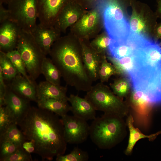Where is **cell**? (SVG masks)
I'll return each instance as SVG.
<instances>
[{"mask_svg": "<svg viewBox=\"0 0 161 161\" xmlns=\"http://www.w3.org/2000/svg\"><path fill=\"white\" fill-rule=\"evenodd\" d=\"M110 86L114 94L121 99L127 96L129 93L130 85L126 79H117Z\"/></svg>", "mask_w": 161, "mask_h": 161, "instance_id": "1f68e13d", "label": "cell"}, {"mask_svg": "<svg viewBox=\"0 0 161 161\" xmlns=\"http://www.w3.org/2000/svg\"><path fill=\"white\" fill-rule=\"evenodd\" d=\"M68 101L71 104V111L74 115L86 121L95 119L96 111L90 102L84 97L71 94L68 97Z\"/></svg>", "mask_w": 161, "mask_h": 161, "instance_id": "d6986e66", "label": "cell"}, {"mask_svg": "<svg viewBox=\"0 0 161 161\" xmlns=\"http://www.w3.org/2000/svg\"><path fill=\"white\" fill-rule=\"evenodd\" d=\"M93 7L100 12L105 31L112 40L121 41L127 39L131 32L129 22L121 0H97Z\"/></svg>", "mask_w": 161, "mask_h": 161, "instance_id": "277c9868", "label": "cell"}, {"mask_svg": "<svg viewBox=\"0 0 161 161\" xmlns=\"http://www.w3.org/2000/svg\"><path fill=\"white\" fill-rule=\"evenodd\" d=\"M64 137L67 143L78 144L85 141L89 135L90 126L86 120L73 115L61 117Z\"/></svg>", "mask_w": 161, "mask_h": 161, "instance_id": "30bf717a", "label": "cell"}, {"mask_svg": "<svg viewBox=\"0 0 161 161\" xmlns=\"http://www.w3.org/2000/svg\"><path fill=\"white\" fill-rule=\"evenodd\" d=\"M130 105L137 118L147 120L153 105L148 100L143 92L133 90L130 98Z\"/></svg>", "mask_w": 161, "mask_h": 161, "instance_id": "ffe728a7", "label": "cell"}, {"mask_svg": "<svg viewBox=\"0 0 161 161\" xmlns=\"http://www.w3.org/2000/svg\"><path fill=\"white\" fill-rule=\"evenodd\" d=\"M18 71V73L25 77L29 81H32L29 77L24 61L18 51L16 49L6 53Z\"/></svg>", "mask_w": 161, "mask_h": 161, "instance_id": "f546056e", "label": "cell"}, {"mask_svg": "<svg viewBox=\"0 0 161 161\" xmlns=\"http://www.w3.org/2000/svg\"><path fill=\"white\" fill-rule=\"evenodd\" d=\"M117 73L114 65L107 61L106 55H102L98 73L100 82L107 81L112 75Z\"/></svg>", "mask_w": 161, "mask_h": 161, "instance_id": "f1b7e54d", "label": "cell"}, {"mask_svg": "<svg viewBox=\"0 0 161 161\" xmlns=\"http://www.w3.org/2000/svg\"><path fill=\"white\" fill-rule=\"evenodd\" d=\"M72 0H36L38 18L44 26L54 27L64 7Z\"/></svg>", "mask_w": 161, "mask_h": 161, "instance_id": "8fae6325", "label": "cell"}, {"mask_svg": "<svg viewBox=\"0 0 161 161\" xmlns=\"http://www.w3.org/2000/svg\"><path fill=\"white\" fill-rule=\"evenodd\" d=\"M10 81L8 86L14 92L30 101L37 102V85L35 81H29L19 73Z\"/></svg>", "mask_w": 161, "mask_h": 161, "instance_id": "ac0fdd59", "label": "cell"}, {"mask_svg": "<svg viewBox=\"0 0 161 161\" xmlns=\"http://www.w3.org/2000/svg\"><path fill=\"white\" fill-rule=\"evenodd\" d=\"M67 91L65 86L54 84L46 80L41 82L36 86L37 101L52 99L68 102Z\"/></svg>", "mask_w": 161, "mask_h": 161, "instance_id": "e0dca14e", "label": "cell"}, {"mask_svg": "<svg viewBox=\"0 0 161 161\" xmlns=\"http://www.w3.org/2000/svg\"><path fill=\"white\" fill-rule=\"evenodd\" d=\"M134 119L132 114H130L127 119L126 123L129 132V137L126 148L124 151L126 155L129 156L132 153L133 148L136 143L140 140L147 138L150 141H153L159 134L161 130L154 134L149 135H145L138 129L134 127Z\"/></svg>", "mask_w": 161, "mask_h": 161, "instance_id": "44dd1931", "label": "cell"}, {"mask_svg": "<svg viewBox=\"0 0 161 161\" xmlns=\"http://www.w3.org/2000/svg\"><path fill=\"white\" fill-rule=\"evenodd\" d=\"M85 97L96 111H102L105 114L123 118L129 114L128 105L102 82L92 86L91 89L87 92Z\"/></svg>", "mask_w": 161, "mask_h": 161, "instance_id": "5b68a950", "label": "cell"}, {"mask_svg": "<svg viewBox=\"0 0 161 161\" xmlns=\"http://www.w3.org/2000/svg\"><path fill=\"white\" fill-rule=\"evenodd\" d=\"M0 68L5 80L10 81L18 73L6 53L0 51Z\"/></svg>", "mask_w": 161, "mask_h": 161, "instance_id": "484cf974", "label": "cell"}, {"mask_svg": "<svg viewBox=\"0 0 161 161\" xmlns=\"http://www.w3.org/2000/svg\"><path fill=\"white\" fill-rule=\"evenodd\" d=\"M89 159L88 153L78 147H75L69 154L56 157L57 161H87Z\"/></svg>", "mask_w": 161, "mask_h": 161, "instance_id": "4dcf8cb0", "label": "cell"}, {"mask_svg": "<svg viewBox=\"0 0 161 161\" xmlns=\"http://www.w3.org/2000/svg\"><path fill=\"white\" fill-rule=\"evenodd\" d=\"M136 53L141 73L151 75L161 66V45L158 42L150 39Z\"/></svg>", "mask_w": 161, "mask_h": 161, "instance_id": "9c48e42d", "label": "cell"}, {"mask_svg": "<svg viewBox=\"0 0 161 161\" xmlns=\"http://www.w3.org/2000/svg\"><path fill=\"white\" fill-rule=\"evenodd\" d=\"M111 41V39L105 31L98 35L90 42L93 49L99 54L105 55Z\"/></svg>", "mask_w": 161, "mask_h": 161, "instance_id": "4316f807", "label": "cell"}, {"mask_svg": "<svg viewBox=\"0 0 161 161\" xmlns=\"http://www.w3.org/2000/svg\"><path fill=\"white\" fill-rule=\"evenodd\" d=\"M32 160L30 154L22 147H19L10 155L0 159L1 161H30Z\"/></svg>", "mask_w": 161, "mask_h": 161, "instance_id": "d6a6232c", "label": "cell"}, {"mask_svg": "<svg viewBox=\"0 0 161 161\" xmlns=\"http://www.w3.org/2000/svg\"><path fill=\"white\" fill-rule=\"evenodd\" d=\"M10 0H0V3L7 4Z\"/></svg>", "mask_w": 161, "mask_h": 161, "instance_id": "60d3db41", "label": "cell"}, {"mask_svg": "<svg viewBox=\"0 0 161 161\" xmlns=\"http://www.w3.org/2000/svg\"><path fill=\"white\" fill-rule=\"evenodd\" d=\"M16 49L24 63L27 72L33 81L41 74V67L46 56L38 45L32 33L21 30Z\"/></svg>", "mask_w": 161, "mask_h": 161, "instance_id": "8992f818", "label": "cell"}, {"mask_svg": "<svg viewBox=\"0 0 161 161\" xmlns=\"http://www.w3.org/2000/svg\"><path fill=\"white\" fill-rule=\"evenodd\" d=\"M21 30L9 20L0 24V51L7 53L16 49Z\"/></svg>", "mask_w": 161, "mask_h": 161, "instance_id": "2e32d148", "label": "cell"}, {"mask_svg": "<svg viewBox=\"0 0 161 161\" xmlns=\"http://www.w3.org/2000/svg\"><path fill=\"white\" fill-rule=\"evenodd\" d=\"M12 123L5 106H0V134H2Z\"/></svg>", "mask_w": 161, "mask_h": 161, "instance_id": "e575fe53", "label": "cell"}, {"mask_svg": "<svg viewBox=\"0 0 161 161\" xmlns=\"http://www.w3.org/2000/svg\"><path fill=\"white\" fill-rule=\"evenodd\" d=\"M127 127L123 118L104 114L93 120L90 126L89 136L99 148L110 149L124 139L127 134Z\"/></svg>", "mask_w": 161, "mask_h": 161, "instance_id": "3957f363", "label": "cell"}, {"mask_svg": "<svg viewBox=\"0 0 161 161\" xmlns=\"http://www.w3.org/2000/svg\"><path fill=\"white\" fill-rule=\"evenodd\" d=\"M19 147H20L9 141H0V159L12 154Z\"/></svg>", "mask_w": 161, "mask_h": 161, "instance_id": "836d02e7", "label": "cell"}, {"mask_svg": "<svg viewBox=\"0 0 161 161\" xmlns=\"http://www.w3.org/2000/svg\"><path fill=\"white\" fill-rule=\"evenodd\" d=\"M41 72L46 81L54 84L60 85L61 76L60 72L50 58L46 57L44 58Z\"/></svg>", "mask_w": 161, "mask_h": 161, "instance_id": "cb8c5ba5", "label": "cell"}, {"mask_svg": "<svg viewBox=\"0 0 161 161\" xmlns=\"http://www.w3.org/2000/svg\"><path fill=\"white\" fill-rule=\"evenodd\" d=\"M7 4L9 20L22 30L31 33L37 24L36 0H10Z\"/></svg>", "mask_w": 161, "mask_h": 161, "instance_id": "52a82bcc", "label": "cell"}, {"mask_svg": "<svg viewBox=\"0 0 161 161\" xmlns=\"http://www.w3.org/2000/svg\"><path fill=\"white\" fill-rule=\"evenodd\" d=\"M129 22L131 32L146 35L147 29L145 21L134 8H133Z\"/></svg>", "mask_w": 161, "mask_h": 161, "instance_id": "83f0119b", "label": "cell"}, {"mask_svg": "<svg viewBox=\"0 0 161 161\" xmlns=\"http://www.w3.org/2000/svg\"><path fill=\"white\" fill-rule=\"evenodd\" d=\"M97 0H77L84 8L90 10L92 9L93 4Z\"/></svg>", "mask_w": 161, "mask_h": 161, "instance_id": "74e56055", "label": "cell"}, {"mask_svg": "<svg viewBox=\"0 0 161 161\" xmlns=\"http://www.w3.org/2000/svg\"><path fill=\"white\" fill-rule=\"evenodd\" d=\"M81 45L84 67L91 80L96 81L99 79L98 71L102 55L98 53L92 47L90 40L79 39Z\"/></svg>", "mask_w": 161, "mask_h": 161, "instance_id": "5bb4252c", "label": "cell"}, {"mask_svg": "<svg viewBox=\"0 0 161 161\" xmlns=\"http://www.w3.org/2000/svg\"><path fill=\"white\" fill-rule=\"evenodd\" d=\"M30 101L16 94L7 85L5 106L12 123L17 124L26 115L31 107Z\"/></svg>", "mask_w": 161, "mask_h": 161, "instance_id": "7c38bea8", "label": "cell"}, {"mask_svg": "<svg viewBox=\"0 0 161 161\" xmlns=\"http://www.w3.org/2000/svg\"><path fill=\"white\" fill-rule=\"evenodd\" d=\"M9 13L8 9L4 7L3 4L0 3V24L9 20Z\"/></svg>", "mask_w": 161, "mask_h": 161, "instance_id": "d590c367", "label": "cell"}, {"mask_svg": "<svg viewBox=\"0 0 161 161\" xmlns=\"http://www.w3.org/2000/svg\"><path fill=\"white\" fill-rule=\"evenodd\" d=\"M22 147L26 151L30 154L34 153L35 151L34 145L31 141H25L22 144Z\"/></svg>", "mask_w": 161, "mask_h": 161, "instance_id": "8d00e7d4", "label": "cell"}, {"mask_svg": "<svg viewBox=\"0 0 161 161\" xmlns=\"http://www.w3.org/2000/svg\"><path fill=\"white\" fill-rule=\"evenodd\" d=\"M49 55L67 85L87 92L93 82L85 70L80 40L72 33L61 37L52 45Z\"/></svg>", "mask_w": 161, "mask_h": 161, "instance_id": "7a4b0ae2", "label": "cell"}, {"mask_svg": "<svg viewBox=\"0 0 161 161\" xmlns=\"http://www.w3.org/2000/svg\"><path fill=\"white\" fill-rule=\"evenodd\" d=\"M37 103L38 107L50 111L61 117L71 111V106L67 102L50 99L38 100Z\"/></svg>", "mask_w": 161, "mask_h": 161, "instance_id": "603a6c76", "label": "cell"}, {"mask_svg": "<svg viewBox=\"0 0 161 161\" xmlns=\"http://www.w3.org/2000/svg\"><path fill=\"white\" fill-rule=\"evenodd\" d=\"M86 10L77 0H72L64 8L54 27L61 32L65 33L68 27L75 24Z\"/></svg>", "mask_w": 161, "mask_h": 161, "instance_id": "4fadbf2b", "label": "cell"}, {"mask_svg": "<svg viewBox=\"0 0 161 161\" xmlns=\"http://www.w3.org/2000/svg\"><path fill=\"white\" fill-rule=\"evenodd\" d=\"M17 125L26 140L33 143L34 153L43 160H51L65 153L67 143L64 126L57 115L45 109L31 106Z\"/></svg>", "mask_w": 161, "mask_h": 161, "instance_id": "6da1fadb", "label": "cell"}, {"mask_svg": "<svg viewBox=\"0 0 161 161\" xmlns=\"http://www.w3.org/2000/svg\"><path fill=\"white\" fill-rule=\"evenodd\" d=\"M156 36L157 38H160L161 37V24L157 28Z\"/></svg>", "mask_w": 161, "mask_h": 161, "instance_id": "f35d334b", "label": "cell"}, {"mask_svg": "<svg viewBox=\"0 0 161 161\" xmlns=\"http://www.w3.org/2000/svg\"><path fill=\"white\" fill-rule=\"evenodd\" d=\"M158 6L159 11L161 13V0H160L159 1Z\"/></svg>", "mask_w": 161, "mask_h": 161, "instance_id": "ab89813d", "label": "cell"}, {"mask_svg": "<svg viewBox=\"0 0 161 161\" xmlns=\"http://www.w3.org/2000/svg\"><path fill=\"white\" fill-rule=\"evenodd\" d=\"M0 141H9L22 147L23 144L26 140L22 132L18 129L17 124L15 123L10 124L5 131L0 135Z\"/></svg>", "mask_w": 161, "mask_h": 161, "instance_id": "d4e9b609", "label": "cell"}, {"mask_svg": "<svg viewBox=\"0 0 161 161\" xmlns=\"http://www.w3.org/2000/svg\"><path fill=\"white\" fill-rule=\"evenodd\" d=\"M137 50L130 41L126 40L117 41L111 39L108 49V55L116 59L131 55Z\"/></svg>", "mask_w": 161, "mask_h": 161, "instance_id": "7402d4cb", "label": "cell"}, {"mask_svg": "<svg viewBox=\"0 0 161 161\" xmlns=\"http://www.w3.org/2000/svg\"><path fill=\"white\" fill-rule=\"evenodd\" d=\"M61 33L55 27H48L40 23L37 24L31 33L43 53L46 56L49 55L54 43L61 37Z\"/></svg>", "mask_w": 161, "mask_h": 161, "instance_id": "9a60e30c", "label": "cell"}, {"mask_svg": "<svg viewBox=\"0 0 161 161\" xmlns=\"http://www.w3.org/2000/svg\"><path fill=\"white\" fill-rule=\"evenodd\" d=\"M103 27L101 15L95 7L86 10L80 19L70 27V32L79 39L94 38Z\"/></svg>", "mask_w": 161, "mask_h": 161, "instance_id": "ba28073f", "label": "cell"}]
</instances>
